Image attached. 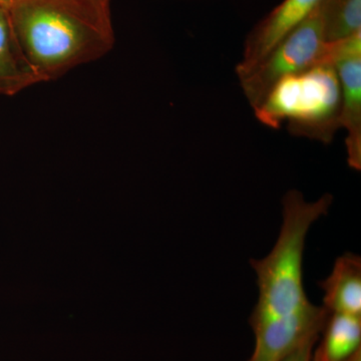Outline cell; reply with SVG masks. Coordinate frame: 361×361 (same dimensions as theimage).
<instances>
[{
  "mask_svg": "<svg viewBox=\"0 0 361 361\" xmlns=\"http://www.w3.org/2000/svg\"><path fill=\"white\" fill-rule=\"evenodd\" d=\"M319 336L310 337L280 361H312V353Z\"/></svg>",
  "mask_w": 361,
  "mask_h": 361,
  "instance_id": "cell-12",
  "label": "cell"
},
{
  "mask_svg": "<svg viewBox=\"0 0 361 361\" xmlns=\"http://www.w3.org/2000/svg\"><path fill=\"white\" fill-rule=\"evenodd\" d=\"M312 361H348L361 351V316L329 313Z\"/></svg>",
  "mask_w": 361,
  "mask_h": 361,
  "instance_id": "cell-10",
  "label": "cell"
},
{
  "mask_svg": "<svg viewBox=\"0 0 361 361\" xmlns=\"http://www.w3.org/2000/svg\"><path fill=\"white\" fill-rule=\"evenodd\" d=\"M348 361H361V351L360 353H356L355 355H353L350 360Z\"/></svg>",
  "mask_w": 361,
  "mask_h": 361,
  "instance_id": "cell-14",
  "label": "cell"
},
{
  "mask_svg": "<svg viewBox=\"0 0 361 361\" xmlns=\"http://www.w3.org/2000/svg\"><path fill=\"white\" fill-rule=\"evenodd\" d=\"M325 0H283L247 35L243 58L236 66L238 77L245 75L269 54L294 28L307 20Z\"/></svg>",
  "mask_w": 361,
  "mask_h": 361,
  "instance_id": "cell-7",
  "label": "cell"
},
{
  "mask_svg": "<svg viewBox=\"0 0 361 361\" xmlns=\"http://www.w3.org/2000/svg\"><path fill=\"white\" fill-rule=\"evenodd\" d=\"M329 311L310 303L285 317L268 320L254 327L255 348L248 361H280L310 337L319 336Z\"/></svg>",
  "mask_w": 361,
  "mask_h": 361,
  "instance_id": "cell-6",
  "label": "cell"
},
{
  "mask_svg": "<svg viewBox=\"0 0 361 361\" xmlns=\"http://www.w3.org/2000/svg\"><path fill=\"white\" fill-rule=\"evenodd\" d=\"M99 4H104V6H110L111 0H96Z\"/></svg>",
  "mask_w": 361,
  "mask_h": 361,
  "instance_id": "cell-15",
  "label": "cell"
},
{
  "mask_svg": "<svg viewBox=\"0 0 361 361\" xmlns=\"http://www.w3.org/2000/svg\"><path fill=\"white\" fill-rule=\"evenodd\" d=\"M341 109L336 68L319 65L280 80L253 110L259 122L270 129L286 123L294 137L329 144L341 129Z\"/></svg>",
  "mask_w": 361,
  "mask_h": 361,
  "instance_id": "cell-3",
  "label": "cell"
},
{
  "mask_svg": "<svg viewBox=\"0 0 361 361\" xmlns=\"http://www.w3.org/2000/svg\"><path fill=\"white\" fill-rule=\"evenodd\" d=\"M7 9L42 82L103 58L115 45L110 6L96 0H16Z\"/></svg>",
  "mask_w": 361,
  "mask_h": 361,
  "instance_id": "cell-1",
  "label": "cell"
},
{
  "mask_svg": "<svg viewBox=\"0 0 361 361\" xmlns=\"http://www.w3.org/2000/svg\"><path fill=\"white\" fill-rule=\"evenodd\" d=\"M323 307L329 313L361 316V258L346 253L337 258L329 277L319 282Z\"/></svg>",
  "mask_w": 361,
  "mask_h": 361,
  "instance_id": "cell-8",
  "label": "cell"
},
{
  "mask_svg": "<svg viewBox=\"0 0 361 361\" xmlns=\"http://www.w3.org/2000/svg\"><path fill=\"white\" fill-rule=\"evenodd\" d=\"M39 82L42 80L21 51L8 9L0 6V94L16 96Z\"/></svg>",
  "mask_w": 361,
  "mask_h": 361,
  "instance_id": "cell-9",
  "label": "cell"
},
{
  "mask_svg": "<svg viewBox=\"0 0 361 361\" xmlns=\"http://www.w3.org/2000/svg\"><path fill=\"white\" fill-rule=\"evenodd\" d=\"M329 59L330 44L325 40L320 6L280 40L255 68L238 77L240 84L254 109L282 78L313 66L330 65Z\"/></svg>",
  "mask_w": 361,
  "mask_h": 361,
  "instance_id": "cell-4",
  "label": "cell"
},
{
  "mask_svg": "<svg viewBox=\"0 0 361 361\" xmlns=\"http://www.w3.org/2000/svg\"><path fill=\"white\" fill-rule=\"evenodd\" d=\"M331 65L341 82V127L349 167L361 169V32L331 42Z\"/></svg>",
  "mask_w": 361,
  "mask_h": 361,
  "instance_id": "cell-5",
  "label": "cell"
},
{
  "mask_svg": "<svg viewBox=\"0 0 361 361\" xmlns=\"http://www.w3.org/2000/svg\"><path fill=\"white\" fill-rule=\"evenodd\" d=\"M322 13L327 42L344 39L361 32V0H325Z\"/></svg>",
  "mask_w": 361,
  "mask_h": 361,
  "instance_id": "cell-11",
  "label": "cell"
},
{
  "mask_svg": "<svg viewBox=\"0 0 361 361\" xmlns=\"http://www.w3.org/2000/svg\"><path fill=\"white\" fill-rule=\"evenodd\" d=\"M334 197L324 194L307 202L303 194L291 190L285 195L283 222L276 243L263 259L251 260L257 275L258 301L252 311V329L268 320L285 317L307 307L303 285V254L311 226L329 213Z\"/></svg>",
  "mask_w": 361,
  "mask_h": 361,
  "instance_id": "cell-2",
  "label": "cell"
},
{
  "mask_svg": "<svg viewBox=\"0 0 361 361\" xmlns=\"http://www.w3.org/2000/svg\"><path fill=\"white\" fill-rule=\"evenodd\" d=\"M16 0H0V6L6 7V8H8L9 6H11V4H13V2H16Z\"/></svg>",
  "mask_w": 361,
  "mask_h": 361,
  "instance_id": "cell-13",
  "label": "cell"
}]
</instances>
